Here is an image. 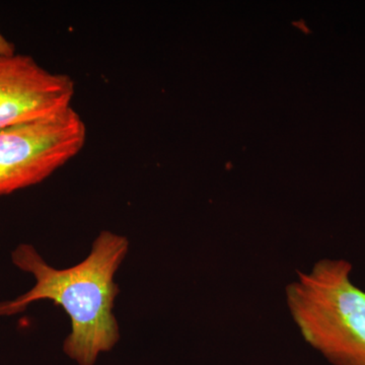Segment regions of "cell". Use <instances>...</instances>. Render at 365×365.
Returning <instances> with one entry per match:
<instances>
[{"label": "cell", "instance_id": "4", "mask_svg": "<svg viewBox=\"0 0 365 365\" xmlns=\"http://www.w3.org/2000/svg\"><path fill=\"white\" fill-rule=\"evenodd\" d=\"M76 83L24 54L0 56V130L49 119L72 108Z\"/></svg>", "mask_w": 365, "mask_h": 365}, {"label": "cell", "instance_id": "2", "mask_svg": "<svg viewBox=\"0 0 365 365\" xmlns=\"http://www.w3.org/2000/svg\"><path fill=\"white\" fill-rule=\"evenodd\" d=\"M345 260H322L287 287L290 314L304 339L334 365H365V292Z\"/></svg>", "mask_w": 365, "mask_h": 365}, {"label": "cell", "instance_id": "1", "mask_svg": "<svg viewBox=\"0 0 365 365\" xmlns=\"http://www.w3.org/2000/svg\"><path fill=\"white\" fill-rule=\"evenodd\" d=\"M129 241L114 232H101L91 254L73 267L48 265L32 245L21 244L11 253L14 266L32 274L35 285L16 299L0 302V317L16 316L39 300H52L68 314L71 333L64 351L81 365H93L120 338L113 313L119 287L114 276L128 253Z\"/></svg>", "mask_w": 365, "mask_h": 365}, {"label": "cell", "instance_id": "3", "mask_svg": "<svg viewBox=\"0 0 365 365\" xmlns=\"http://www.w3.org/2000/svg\"><path fill=\"white\" fill-rule=\"evenodd\" d=\"M86 126L73 108L49 119L0 130V197L40 184L85 146Z\"/></svg>", "mask_w": 365, "mask_h": 365}, {"label": "cell", "instance_id": "5", "mask_svg": "<svg viewBox=\"0 0 365 365\" xmlns=\"http://www.w3.org/2000/svg\"><path fill=\"white\" fill-rule=\"evenodd\" d=\"M14 54H16V47L0 33V56H9Z\"/></svg>", "mask_w": 365, "mask_h": 365}]
</instances>
